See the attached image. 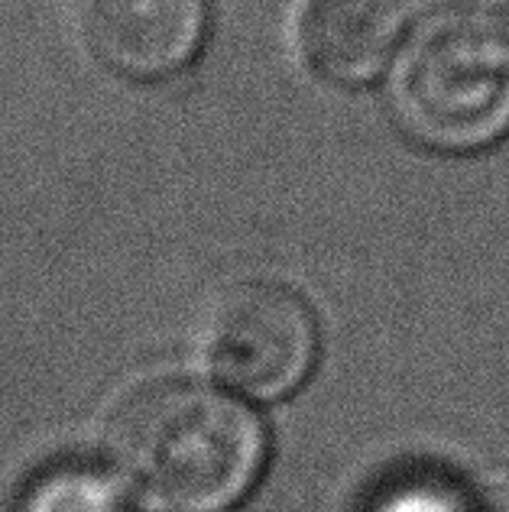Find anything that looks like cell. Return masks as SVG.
I'll return each instance as SVG.
<instances>
[{
    "label": "cell",
    "mask_w": 509,
    "mask_h": 512,
    "mask_svg": "<svg viewBox=\"0 0 509 512\" xmlns=\"http://www.w3.org/2000/svg\"><path fill=\"white\" fill-rule=\"evenodd\" d=\"M500 4H503V20L509 23V0H500Z\"/></svg>",
    "instance_id": "cell-9"
},
{
    "label": "cell",
    "mask_w": 509,
    "mask_h": 512,
    "mask_svg": "<svg viewBox=\"0 0 509 512\" xmlns=\"http://www.w3.org/2000/svg\"><path fill=\"white\" fill-rule=\"evenodd\" d=\"M13 512H130V496L111 467L62 461L26 483Z\"/></svg>",
    "instance_id": "cell-6"
},
{
    "label": "cell",
    "mask_w": 509,
    "mask_h": 512,
    "mask_svg": "<svg viewBox=\"0 0 509 512\" xmlns=\"http://www.w3.org/2000/svg\"><path fill=\"white\" fill-rule=\"evenodd\" d=\"M205 367L237 399L276 402L308 380L318 325L302 295L276 279H240L211 302L198 334Z\"/></svg>",
    "instance_id": "cell-3"
},
{
    "label": "cell",
    "mask_w": 509,
    "mask_h": 512,
    "mask_svg": "<svg viewBox=\"0 0 509 512\" xmlns=\"http://www.w3.org/2000/svg\"><path fill=\"white\" fill-rule=\"evenodd\" d=\"M390 107L412 140L441 153L500 140L509 130V23L471 0L425 10L390 59Z\"/></svg>",
    "instance_id": "cell-2"
},
{
    "label": "cell",
    "mask_w": 509,
    "mask_h": 512,
    "mask_svg": "<svg viewBox=\"0 0 509 512\" xmlns=\"http://www.w3.org/2000/svg\"><path fill=\"white\" fill-rule=\"evenodd\" d=\"M88 49L127 78H166L202 49L208 0H75Z\"/></svg>",
    "instance_id": "cell-4"
},
{
    "label": "cell",
    "mask_w": 509,
    "mask_h": 512,
    "mask_svg": "<svg viewBox=\"0 0 509 512\" xmlns=\"http://www.w3.org/2000/svg\"><path fill=\"white\" fill-rule=\"evenodd\" d=\"M403 17L396 0H302L296 46L302 62L331 85H364L390 65Z\"/></svg>",
    "instance_id": "cell-5"
},
{
    "label": "cell",
    "mask_w": 509,
    "mask_h": 512,
    "mask_svg": "<svg viewBox=\"0 0 509 512\" xmlns=\"http://www.w3.org/2000/svg\"><path fill=\"white\" fill-rule=\"evenodd\" d=\"M107 461L150 512H227L257 487L266 425L244 399L202 380L137 386L107 422Z\"/></svg>",
    "instance_id": "cell-1"
},
{
    "label": "cell",
    "mask_w": 509,
    "mask_h": 512,
    "mask_svg": "<svg viewBox=\"0 0 509 512\" xmlns=\"http://www.w3.org/2000/svg\"><path fill=\"white\" fill-rule=\"evenodd\" d=\"M364 512H480L471 493L454 480L428 470L403 474L370 496Z\"/></svg>",
    "instance_id": "cell-7"
},
{
    "label": "cell",
    "mask_w": 509,
    "mask_h": 512,
    "mask_svg": "<svg viewBox=\"0 0 509 512\" xmlns=\"http://www.w3.org/2000/svg\"><path fill=\"white\" fill-rule=\"evenodd\" d=\"M490 512H509V500H500L497 506H493Z\"/></svg>",
    "instance_id": "cell-8"
}]
</instances>
